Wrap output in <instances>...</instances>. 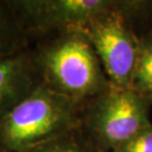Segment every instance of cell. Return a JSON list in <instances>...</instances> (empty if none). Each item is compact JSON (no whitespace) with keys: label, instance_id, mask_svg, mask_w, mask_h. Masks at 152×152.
Segmentation results:
<instances>
[{"label":"cell","instance_id":"6","mask_svg":"<svg viewBox=\"0 0 152 152\" xmlns=\"http://www.w3.org/2000/svg\"><path fill=\"white\" fill-rule=\"evenodd\" d=\"M41 84L31 48L0 60V120Z\"/></svg>","mask_w":152,"mask_h":152},{"label":"cell","instance_id":"4","mask_svg":"<svg viewBox=\"0 0 152 152\" xmlns=\"http://www.w3.org/2000/svg\"><path fill=\"white\" fill-rule=\"evenodd\" d=\"M121 3L118 1L114 8L100 14L79 32L91 42L110 83L132 88L140 39L126 24Z\"/></svg>","mask_w":152,"mask_h":152},{"label":"cell","instance_id":"5","mask_svg":"<svg viewBox=\"0 0 152 152\" xmlns=\"http://www.w3.org/2000/svg\"><path fill=\"white\" fill-rule=\"evenodd\" d=\"M33 39L80 31L93 19L117 5L111 0H9Z\"/></svg>","mask_w":152,"mask_h":152},{"label":"cell","instance_id":"9","mask_svg":"<svg viewBox=\"0 0 152 152\" xmlns=\"http://www.w3.org/2000/svg\"><path fill=\"white\" fill-rule=\"evenodd\" d=\"M132 89L152 102V37L140 39Z\"/></svg>","mask_w":152,"mask_h":152},{"label":"cell","instance_id":"3","mask_svg":"<svg viewBox=\"0 0 152 152\" xmlns=\"http://www.w3.org/2000/svg\"><path fill=\"white\" fill-rule=\"evenodd\" d=\"M151 103L132 88L111 84L106 92L83 104L81 129L99 152H111L152 126Z\"/></svg>","mask_w":152,"mask_h":152},{"label":"cell","instance_id":"2","mask_svg":"<svg viewBox=\"0 0 152 152\" xmlns=\"http://www.w3.org/2000/svg\"><path fill=\"white\" fill-rule=\"evenodd\" d=\"M82 106L42 83L0 120V152H27L80 127Z\"/></svg>","mask_w":152,"mask_h":152},{"label":"cell","instance_id":"8","mask_svg":"<svg viewBox=\"0 0 152 152\" xmlns=\"http://www.w3.org/2000/svg\"><path fill=\"white\" fill-rule=\"evenodd\" d=\"M27 152H99L81 126L56 135Z\"/></svg>","mask_w":152,"mask_h":152},{"label":"cell","instance_id":"10","mask_svg":"<svg viewBox=\"0 0 152 152\" xmlns=\"http://www.w3.org/2000/svg\"><path fill=\"white\" fill-rule=\"evenodd\" d=\"M111 152H152V126L138 132Z\"/></svg>","mask_w":152,"mask_h":152},{"label":"cell","instance_id":"7","mask_svg":"<svg viewBox=\"0 0 152 152\" xmlns=\"http://www.w3.org/2000/svg\"><path fill=\"white\" fill-rule=\"evenodd\" d=\"M31 44L9 0H0V60L28 50Z\"/></svg>","mask_w":152,"mask_h":152},{"label":"cell","instance_id":"1","mask_svg":"<svg viewBox=\"0 0 152 152\" xmlns=\"http://www.w3.org/2000/svg\"><path fill=\"white\" fill-rule=\"evenodd\" d=\"M42 83L84 104L111 86L91 42L79 31L42 38L31 47Z\"/></svg>","mask_w":152,"mask_h":152}]
</instances>
